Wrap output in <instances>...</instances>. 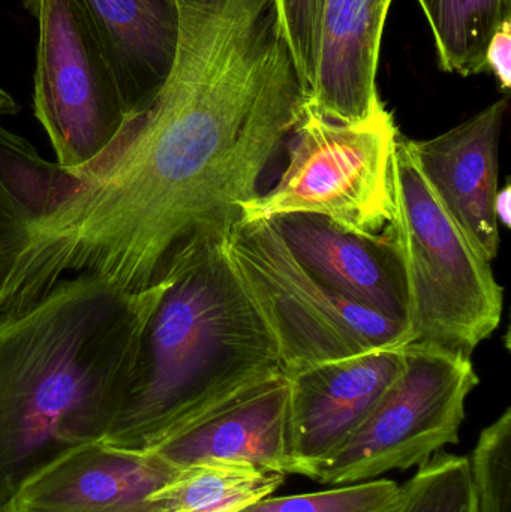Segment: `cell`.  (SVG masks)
Segmentation results:
<instances>
[{
  "label": "cell",
  "instance_id": "e0dca14e",
  "mask_svg": "<svg viewBox=\"0 0 511 512\" xmlns=\"http://www.w3.org/2000/svg\"><path fill=\"white\" fill-rule=\"evenodd\" d=\"M287 475L234 462L179 468L150 495L153 512H240L272 496Z\"/></svg>",
  "mask_w": 511,
  "mask_h": 512
},
{
  "label": "cell",
  "instance_id": "44dd1931",
  "mask_svg": "<svg viewBox=\"0 0 511 512\" xmlns=\"http://www.w3.org/2000/svg\"><path fill=\"white\" fill-rule=\"evenodd\" d=\"M275 6L306 98L317 80L326 0H275Z\"/></svg>",
  "mask_w": 511,
  "mask_h": 512
},
{
  "label": "cell",
  "instance_id": "8992f818",
  "mask_svg": "<svg viewBox=\"0 0 511 512\" xmlns=\"http://www.w3.org/2000/svg\"><path fill=\"white\" fill-rule=\"evenodd\" d=\"M281 179L240 206V221L305 213L347 230L383 233L392 222V161L398 128L386 105L359 123H338L302 108Z\"/></svg>",
  "mask_w": 511,
  "mask_h": 512
},
{
  "label": "cell",
  "instance_id": "ffe728a7",
  "mask_svg": "<svg viewBox=\"0 0 511 512\" xmlns=\"http://www.w3.org/2000/svg\"><path fill=\"white\" fill-rule=\"evenodd\" d=\"M470 472L474 512H510V408L480 433L470 460Z\"/></svg>",
  "mask_w": 511,
  "mask_h": 512
},
{
  "label": "cell",
  "instance_id": "8fae6325",
  "mask_svg": "<svg viewBox=\"0 0 511 512\" xmlns=\"http://www.w3.org/2000/svg\"><path fill=\"white\" fill-rule=\"evenodd\" d=\"M507 98L498 99L450 131L413 140L429 188L477 255L492 262L500 249L497 198L500 138Z\"/></svg>",
  "mask_w": 511,
  "mask_h": 512
},
{
  "label": "cell",
  "instance_id": "9a60e30c",
  "mask_svg": "<svg viewBox=\"0 0 511 512\" xmlns=\"http://www.w3.org/2000/svg\"><path fill=\"white\" fill-rule=\"evenodd\" d=\"M132 117L150 104L176 60L182 0H78Z\"/></svg>",
  "mask_w": 511,
  "mask_h": 512
},
{
  "label": "cell",
  "instance_id": "2e32d148",
  "mask_svg": "<svg viewBox=\"0 0 511 512\" xmlns=\"http://www.w3.org/2000/svg\"><path fill=\"white\" fill-rule=\"evenodd\" d=\"M80 174L39 156L35 147L0 123V239L57 209Z\"/></svg>",
  "mask_w": 511,
  "mask_h": 512
},
{
  "label": "cell",
  "instance_id": "603a6c76",
  "mask_svg": "<svg viewBox=\"0 0 511 512\" xmlns=\"http://www.w3.org/2000/svg\"><path fill=\"white\" fill-rule=\"evenodd\" d=\"M497 216L498 222H503L504 225H510V188H504L503 191L498 192L497 198Z\"/></svg>",
  "mask_w": 511,
  "mask_h": 512
},
{
  "label": "cell",
  "instance_id": "5bb4252c",
  "mask_svg": "<svg viewBox=\"0 0 511 512\" xmlns=\"http://www.w3.org/2000/svg\"><path fill=\"white\" fill-rule=\"evenodd\" d=\"M393 0H326L317 80L303 107L359 123L384 107L378 93L384 24Z\"/></svg>",
  "mask_w": 511,
  "mask_h": 512
},
{
  "label": "cell",
  "instance_id": "7a4b0ae2",
  "mask_svg": "<svg viewBox=\"0 0 511 512\" xmlns=\"http://www.w3.org/2000/svg\"><path fill=\"white\" fill-rule=\"evenodd\" d=\"M165 285L128 292L77 274L0 313V512L48 463L107 438Z\"/></svg>",
  "mask_w": 511,
  "mask_h": 512
},
{
  "label": "cell",
  "instance_id": "9c48e42d",
  "mask_svg": "<svg viewBox=\"0 0 511 512\" xmlns=\"http://www.w3.org/2000/svg\"><path fill=\"white\" fill-rule=\"evenodd\" d=\"M288 406L290 379L285 370H279L198 412L149 451L176 469L203 462H234L297 475Z\"/></svg>",
  "mask_w": 511,
  "mask_h": 512
},
{
  "label": "cell",
  "instance_id": "cb8c5ba5",
  "mask_svg": "<svg viewBox=\"0 0 511 512\" xmlns=\"http://www.w3.org/2000/svg\"><path fill=\"white\" fill-rule=\"evenodd\" d=\"M18 104L5 89L0 87V116H12L18 113Z\"/></svg>",
  "mask_w": 511,
  "mask_h": 512
},
{
  "label": "cell",
  "instance_id": "5b68a950",
  "mask_svg": "<svg viewBox=\"0 0 511 512\" xmlns=\"http://www.w3.org/2000/svg\"><path fill=\"white\" fill-rule=\"evenodd\" d=\"M225 245L275 340L285 372L413 342L404 322L359 306L315 279L288 251L272 222H237Z\"/></svg>",
  "mask_w": 511,
  "mask_h": 512
},
{
  "label": "cell",
  "instance_id": "6da1fadb",
  "mask_svg": "<svg viewBox=\"0 0 511 512\" xmlns=\"http://www.w3.org/2000/svg\"><path fill=\"white\" fill-rule=\"evenodd\" d=\"M303 101L275 0H182L173 68L119 149L0 239V313L69 274L128 292L158 283L186 243L240 222Z\"/></svg>",
  "mask_w": 511,
  "mask_h": 512
},
{
  "label": "cell",
  "instance_id": "52a82bcc",
  "mask_svg": "<svg viewBox=\"0 0 511 512\" xmlns=\"http://www.w3.org/2000/svg\"><path fill=\"white\" fill-rule=\"evenodd\" d=\"M404 363L374 411L309 480L348 486L407 471L458 444L479 376L468 355L432 343L402 348Z\"/></svg>",
  "mask_w": 511,
  "mask_h": 512
},
{
  "label": "cell",
  "instance_id": "7c38bea8",
  "mask_svg": "<svg viewBox=\"0 0 511 512\" xmlns=\"http://www.w3.org/2000/svg\"><path fill=\"white\" fill-rule=\"evenodd\" d=\"M176 471L150 451L101 439L66 451L33 474L5 511L153 512L150 495Z\"/></svg>",
  "mask_w": 511,
  "mask_h": 512
},
{
  "label": "cell",
  "instance_id": "d6986e66",
  "mask_svg": "<svg viewBox=\"0 0 511 512\" xmlns=\"http://www.w3.org/2000/svg\"><path fill=\"white\" fill-rule=\"evenodd\" d=\"M401 504L402 486L375 478L306 495L269 496L240 512H398Z\"/></svg>",
  "mask_w": 511,
  "mask_h": 512
},
{
  "label": "cell",
  "instance_id": "277c9868",
  "mask_svg": "<svg viewBox=\"0 0 511 512\" xmlns=\"http://www.w3.org/2000/svg\"><path fill=\"white\" fill-rule=\"evenodd\" d=\"M392 197L387 230L404 267L411 339L471 357L500 325L503 288L429 188L408 138L396 141Z\"/></svg>",
  "mask_w": 511,
  "mask_h": 512
},
{
  "label": "cell",
  "instance_id": "3957f363",
  "mask_svg": "<svg viewBox=\"0 0 511 512\" xmlns=\"http://www.w3.org/2000/svg\"><path fill=\"white\" fill-rule=\"evenodd\" d=\"M225 237H195L171 258L108 444L149 451L228 394L285 370L228 256Z\"/></svg>",
  "mask_w": 511,
  "mask_h": 512
},
{
  "label": "cell",
  "instance_id": "7402d4cb",
  "mask_svg": "<svg viewBox=\"0 0 511 512\" xmlns=\"http://www.w3.org/2000/svg\"><path fill=\"white\" fill-rule=\"evenodd\" d=\"M485 68L497 78L500 89H511V20L504 21L492 35L485 53Z\"/></svg>",
  "mask_w": 511,
  "mask_h": 512
},
{
  "label": "cell",
  "instance_id": "4fadbf2b",
  "mask_svg": "<svg viewBox=\"0 0 511 512\" xmlns=\"http://www.w3.org/2000/svg\"><path fill=\"white\" fill-rule=\"evenodd\" d=\"M269 221L297 262L327 288L384 318L407 324L404 267L387 227L378 234L356 233L305 213Z\"/></svg>",
  "mask_w": 511,
  "mask_h": 512
},
{
  "label": "cell",
  "instance_id": "ba28073f",
  "mask_svg": "<svg viewBox=\"0 0 511 512\" xmlns=\"http://www.w3.org/2000/svg\"><path fill=\"white\" fill-rule=\"evenodd\" d=\"M38 21L33 110L57 164L95 173L119 149L132 116L78 0H23Z\"/></svg>",
  "mask_w": 511,
  "mask_h": 512
},
{
  "label": "cell",
  "instance_id": "30bf717a",
  "mask_svg": "<svg viewBox=\"0 0 511 512\" xmlns=\"http://www.w3.org/2000/svg\"><path fill=\"white\" fill-rule=\"evenodd\" d=\"M404 363L401 349H377L287 372L291 456L311 478L365 423Z\"/></svg>",
  "mask_w": 511,
  "mask_h": 512
},
{
  "label": "cell",
  "instance_id": "ac0fdd59",
  "mask_svg": "<svg viewBox=\"0 0 511 512\" xmlns=\"http://www.w3.org/2000/svg\"><path fill=\"white\" fill-rule=\"evenodd\" d=\"M428 21L438 65L447 74H482L492 35L511 20V0H417Z\"/></svg>",
  "mask_w": 511,
  "mask_h": 512
},
{
  "label": "cell",
  "instance_id": "d4e9b609",
  "mask_svg": "<svg viewBox=\"0 0 511 512\" xmlns=\"http://www.w3.org/2000/svg\"><path fill=\"white\" fill-rule=\"evenodd\" d=\"M5 512H12V511H5Z\"/></svg>",
  "mask_w": 511,
  "mask_h": 512
}]
</instances>
